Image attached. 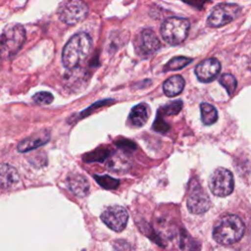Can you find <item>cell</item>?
<instances>
[{"label":"cell","mask_w":251,"mask_h":251,"mask_svg":"<svg viewBox=\"0 0 251 251\" xmlns=\"http://www.w3.org/2000/svg\"><path fill=\"white\" fill-rule=\"evenodd\" d=\"M101 220L112 230L120 232L125 229L128 215L126 210L119 205L110 206L101 214Z\"/></svg>","instance_id":"cell-8"},{"label":"cell","mask_w":251,"mask_h":251,"mask_svg":"<svg viewBox=\"0 0 251 251\" xmlns=\"http://www.w3.org/2000/svg\"><path fill=\"white\" fill-rule=\"evenodd\" d=\"M219 81H220V83L226 89V91H227V93H228L229 95H231V94L234 92L237 83H236L235 77H234L232 75L225 74V75H223L220 77Z\"/></svg>","instance_id":"cell-20"},{"label":"cell","mask_w":251,"mask_h":251,"mask_svg":"<svg viewBox=\"0 0 251 251\" xmlns=\"http://www.w3.org/2000/svg\"><path fill=\"white\" fill-rule=\"evenodd\" d=\"M221 71V64L215 58H209L202 61L195 68V75L202 82H210L216 78Z\"/></svg>","instance_id":"cell-10"},{"label":"cell","mask_w":251,"mask_h":251,"mask_svg":"<svg viewBox=\"0 0 251 251\" xmlns=\"http://www.w3.org/2000/svg\"><path fill=\"white\" fill-rule=\"evenodd\" d=\"M154 129L156 131H159V132H165L167 131L169 128H170V126L168 124L165 123V121L158 115L157 119L155 120V123H154V126H153Z\"/></svg>","instance_id":"cell-27"},{"label":"cell","mask_w":251,"mask_h":251,"mask_svg":"<svg viewBox=\"0 0 251 251\" xmlns=\"http://www.w3.org/2000/svg\"><path fill=\"white\" fill-rule=\"evenodd\" d=\"M92 49V39L86 32L73 35L62 51V63L66 69H74L83 63Z\"/></svg>","instance_id":"cell-1"},{"label":"cell","mask_w":251,"mask_h":251,"mask_svg":"<svg viewBox=\"0 0 251 251\" xmlns=\"http://www.w3.org/2000/svg\"><path fill=\"white\" fill-rule=\"evenodd\" d=\"M187 208L190 213L200 215L207 212L211 207V200L201 186L193 187L188 195Z\"/></svg>","instance_id":"cell-9"},{"label":"cell","mask_w":251,"mask_h":251,"mask_svg":"<svg viewBox=\"0 0 251 251\" xmlns=\"http://www.w3.org/2000/svg\"><path fill=\"white\" fill-rule=\"evenodd\" d=\"M149 114L150 111L148 105L145 103H140L131 109L128 116V121L132 126L140 127L147 122Z\"/></svg>","instance_id":"cell-15"},{"label":"cell","mask_w":251,"mask_h":251,"mask_svg":"<svg viewBox=\"0 0 251 251\" xmlns=\"http://www.w3.org/2000/svg\"><path fill=\"white\" fill-rule=\"evenodd\" d=\"M181 106H182V103L180 101H174L164 106L162 109H160L159 112L165 115H176L181 110Z\"/></svg>","instance_id":"cell-25"},{"label":"cell","mask_w":251,"mask_h":251,"mask_svg":"<svg viewBox=\"0 0 251 251\" xmlns=\"http://www.w3.org/2000/svg\"><path fill=\"white\" fill-rule=\"evenodd\" d=\"M115 251H130L129 244L125 240H118L114 244Z\"/></svg>","instance_id":"cell-28"},{"label":"cell","mask_w":251,"mask_h":251,"mask_svg":"<svg viewBox=\"0 0 251 251\" xmlns=\"http://www.w3.org/2000/svg\"><path fill=\"white\" fill-rule=\"evenodd\" d=\"M192 62V59L187 58V57H183V56H178V57H175L173 59H171L167 65L165 66L164 70L165 71H176V70H180L182 68H184L185 66H187L189 63Z\"/></svg>","instance_id":"cell-19"},{"label":"cell","mask_w":251,"mask_h":251,"mask_svg":"<svg viewBox=\"0 0 251 251\" xmlns=\"http://www.w3.org/2000/svg\"><path fill=\"white\" fill-rule=\"evenodd\" d=\"M32 99L35 103L39 104V105H49L52 103L54 97L50 92L47 91H40L35 93L32 96Z\"/></svg>","instance_id":"cell-24"},{"label":"cell","mask_w":251,"mask_h":251,"mask_svg":"<svg viewBox=\"0 0 251 251\" xmlns=\"http://www.w3.org/2000/svg\"><path fill=\"white\" fill-rule=\"evenodd\" d=\"M117 145H118V147H119L122 151L126 152V153H129V152H131V151H133V150L136 149L135 144H134L133 142L129 141V140H126V139H121V140H119V141L117 142Z\"/></svg>","instance_id":"cell-26"},{"label":"cell","mask_w":251,"mask_h":251,"mask_svg":"<svg viewBox=\"0 0 251 251\" xmlns=\"http://www.w3.org/2000/svg\"><path fill=\"white\" fill-rule=\"evenodd\" d=\"M59 19L67 25L82 22L88 15V7L81 0H66L59 8Z\"/></svg>","instance_id":"cell-5"},{"label":"cell","mask_w":251,"mask_h":251,"mask_svg":"<svg viewBox=\"0 0 251 251\" xmlns=\"http://www.w3.org/2000/svg\"><path fill=\"white\" fill-rule=\"evenodd\" d=\"M245 226L242 220L235 215H227L220 220L213 229V238L223 245L237 242L244 233Z\"/></svg>","instance_id":"cell-2"},{"label":"cell","mask_w":251,"mask_h":251,"mask_svg":"<svg viewBox=\"0 0 251 251\" xmlns=\"http://www.w3.org/2000/svg\"><path fill=\"white\" fill-rule=\"evenodd\" d=\"M107 157H109V151L107 149H104V148H100V149H97L89 154H87L84 159L86 160L85 162H101L103 160H105Z\"/></svg>","instance_id":"cell-23"},{"label":"cell","mask_w":251,"mask_h":251,"mask_svg":"<svg viewBox=\"0 0 251 251\" xmlns=\"http://www.w3.org/2000/svg\"><path fill=\"white\" fill-rule=\"evenodd\" d=\"M138 46V50L141 55L151 56L160 49L161 43L155 32L150 28H146L140 33Z\"/></svg>","instance_id":"cell-11"},{"label":"cell","mask_w":251,"mask_h":251,"mask_svg":"<svg viewBox=\"0 0 251 251\" xmlns=\"http://www.w3.org/2000/svg\"><path fill=\"white\" fill-rule=\"evenodd\" d=\"M67 184L69 189L76 196L83 197L89 191V183L87 179L78 174H73L68 176Z\"/></svg>","instance_id":"cell-13"},{"label":"cell","mask_w":251,"mask_h":251,"mask_svg":"<svg viewBox=\"0 0 251 251\" xmlns=\"http://www.w3.org/2000/svg\"><path fill=\"white\" fill-rule=\"evenodd\" d=\"M50 139V132L48 130H40L32 135L23 139L18 144V151L20 152H27L30 150H34L44 144H46Z\"/></svg>","instance_id":"cell-12"},{"label":"cell","mask_w":251,"mask_h":251,"mask_svg":"<svg viewBox=\"0 0 251 251\" xmlns=\"http://www.w3.org/2000/svg\"><path fill=\"white\" fill-rule=\"evenodd\" d=\"M20 176L17 170L8 165L0 164V187L1 188H10L14 186L19 181Z\"/></svg>","instance_id":"cell-14"},{"label":"cell","mask_w":251,"mask_h":251,"mask_svg":"<svg viewBox=\"0 0 251 251\" xmlns=\"http://www.w3.org/2000/svg\"><path fill=\"white\" fill-rule=\"evenodd\" d=\"M94 178L105 189H115L119 185V180L109 176H94Z\"/></svg>","instance_id":"cell-21"},{"label":"cell","mask_w":251,"mask_h":251,"mask_svg":"<svg viewBox=\"0 0 251 251\" xmlns=\"http://www.w3.org/2000/svg\"><path fill=\"white\" fill-rule=\"evenodd\" d=\"M25 41V29L20 24L7 26L0 35V57L4 60L14 57Z\"/></svg>","instance_id":"cell-3"},{"label":"cell","mask_w":251,"mask_h":251,"mask_svg":"<svg viewBox=\"0 0 251 251\" xmlns=\"http://www.w3.org/2000/svg\"><path fill=\"white\" fill-rule=\"evenodd\" d=\"M241 12V8L233 3H222L217 5L207 19V25L211 27H220L235 20Z\"/></svg>","instance_id":"cell-7"},{"label":"cell","mask_w":251,"mask_h":251,"mask_svg":"<svg viewBox=\"0 0 251 251\" xmlns=\"http://www.w3.org/2000/svg\"><path fill=\"white\" fill-rule=\"evenodd\" d=\"M180 247L183 251H199L197 243L185 232V230H183L181 234Z\"/></svg>","instance_id":"cell-22"},{"label":"cell","mask_w":251,"mask_h":251,"mask_svg":"<svg viewBox=\"0 0 251 251\" xmlns=\"http://www.w3.org/2000/svg\"><path fill=\"white\" fill-rule=\"evenodd\" d=\"M234 186L232 174L224 168L216 169L209 177V188L213 194L219 197L229 195Z\"/></svg>","instance_id":"cell-6"},{"label":"cell","mask_w":251,"mask_h":251,"mask_svg":"<svg viewBox=\"0 0 251 251\" xmlns=\"http://www.w3.org/2000/svg\"><path fill=\"white\" fill-rule=\"evenodd\" d=\"M129 160L125 156L124 151H122V154L115 153L111 156H109L108 161V167L111 171L114 172H125L129 168Z\"/></svg>","instance_id":"cell-17"},{"label":"cell","mask_w":251,"mask_h":251,"mask_svg":"<svg viewBox=\"0 0 251 251\" xmlns=\"http://www.w3.org/2000/svg\"><path fill=\"white\" fill-rule=\"evenodd\" d=\"M200 111H201V120L204 125L210 126L217 122L218 112L213 105L209 103H201Z\"/></svg>","instance_id":"cell-18"},{"label":"cell","mask_w":251,"mask_h":251,"mask_svg":"<svg viewBox=\"0 0 251 251\" xmlns=\"http://www.w3.org/2000/svg\"><path fill=\"white\" fill-rule=\"evenodd\" d=\"M184 87V79L180 75H173L169 77L163 84L164 93L169 97L178 95Z\"/></svg>","instance_id":"cell-16"},{"label":"cell","mask_w":251,"mask_h":251,"mask_svg":"<svg viewBox=\"0 0 251 251\" xmlns=\"http://www.w3.org/2000/svg\"><path fill=\"white\" fill-rule=\"evenodd\" d=\"M190 27L189 21L183 18H168L161 25L163 39L171 45H178L185 40Z\"/></svg>","instance_id":"cell-4"}]
</instances>
